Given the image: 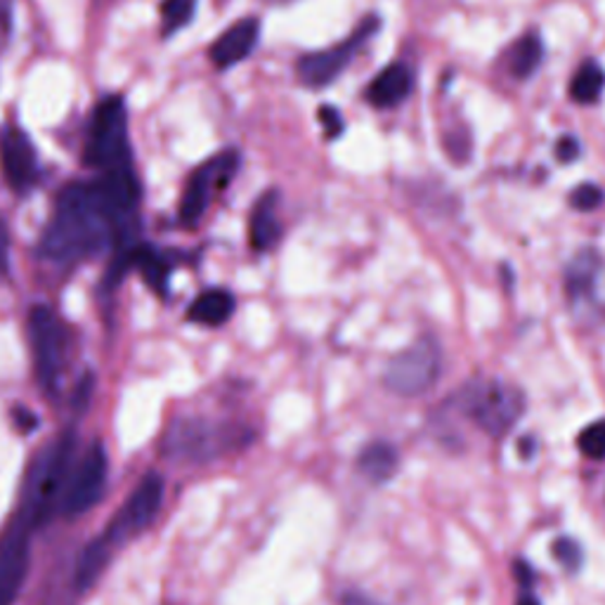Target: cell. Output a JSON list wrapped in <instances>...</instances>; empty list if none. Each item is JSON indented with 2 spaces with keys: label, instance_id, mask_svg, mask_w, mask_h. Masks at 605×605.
<instances>
[{
  "label": "cell",
  "instance_id": "obj_1",
  "mask_svg": "<svg viewBox=\"0 0 605 605\" xmlns=\"http://www.w3.org/2000/svg\"><path fill=\"white\" fill-rule=\"evenodd\" d=\"M142 185L136 168L98 173L96 180L62 187L38 241V255L60 267L136 244Z\"/></svg>",
  "mask_w": 605,
  "mask_h": 605
},
{
  "label": "cell",
  "instance_id": "obj_2",
  "mask_svg": "<svg viewBox=\"0 0 605 605\" xmlns=\"http://www.w3.org/2000/svg\"><path fill=\"white\" fill-rule=\"evenodd\" d=\"M251 440L249 426L209 419L204 414H182L166 426L159 450L178 464H209L249 448Z\"/></svg>",
  "mask_w": 605,
  "mask_h": 605
},
{
  "label": "cell",
  "instance_id": "obj_3",
  "mask_svg": "<svg viewBox=\"0 0 605 605\" xmlns=\"http://www.w3.org/2000/svg\"><path fill=\"white\" fill-rule=\"evenodd\" d=\"M76 436L74 430H62L48 445L38 450L24 478V494L20 514L38 530L52 516L60 514L62 496L70 482L76 462Z\"/></svg>",
  "mask_w": 605,
  "mask_h": 605
},
{
  "label": "cell",
  "instance_id": "obj_4",
  "mask_svg": "<svg viewBox=\"0 0 605 605\" xmlns=\"http://www.w3.org/2000/svg\"><path fill=\"white\" fill-rule=\"evenodd\" d=\"M84 164L98 173L133 168L128 104L124 96H106L90 116Z\"/></svg>",
  "mask_w": 605,
  "mask_h": 605
},
{
  "label": "cell",
  "instance_id": "obj_5",
  "mask_svg": "<svg viewBox=\"0 0 605 605\" xmlns=\"http://www.w3.org/2000/svg\"><path fill=\"white\" fill-rule=\"evenodd\" d=\"M26 336L31 345V365L36 383L48 398L62 393L64 369L70 362V333L50 305L38 303L26 315Z\"/></svg>",
  "mask_w": 605,
  "mask_h": 605
},
{
  "label": "cell",
  "instance_id": "obj_6",
  "mask_svg": "<svg viewBox=\"0 0 605 605\" xmlns=\"http://www.w3.org/2000/svg\"><path fill=\"white\" fill-rule=\"evenodd\" d=\"M166 500V480L156 470L144 474L138 486L130 490L126 502L116 508L112 520L106 522L102 534H98L96 542L106 556H114L121 546H126L130 540H136L152 522L159 518L161 506Z\"/></svg>",
  "mask_w": 605,
  "mask_h": 605
},
{
  "label": "cell",
  "instance_id": "obj_7",
  "mask_svg": "<svg viewBox=\"0 0 605 605\" xmlns=\"http://www.w3.org/2000/svg\"><path fill=\"white\" fill-rule=\"evenodd\" d=\"M459 407L482 433L502 438L520 421L522 412H526V395L520 388L500 379L478 381L464 388Z\"/></svg>",
  "mask_w": 605,
  "mask_h": 605
},
{
  "label": "cell",
  "instance_id": "obj_8",
  "mask_svg": "<svg viewBox=\"0 0 605 605\" xmlns=\"http://www.w3.org/2000/svg\"><path fill=\"white\" fill-rule=\"evenodd\" d=\"M239 152L237 150H223L206 159L190 178L180 197L178 204V223L187 230H192L201 220H204L206 211L211 209L215 194L225 192L230 187L232 178L239 171Z\"/></svg>",
  "mask_w": 605,
  "mask_h": 605
},
{
  "label": "cell",
  "instance_id": "obj_9",
  "mask_svg": "<svg viewBox=\"0 0 605 605\" xmlns=\"http://www.w3.org/2000/svg\"><path fill=\"white\" fill-rule=\"evenodd\" d=\"M381 20L379 17H365L357 26L355 31L348 36L341 43H336L327 50L307 52L299 62H295V76H299L301 86L307 90H325L331 84L339 80V76L351 66V62L357 58V52L365 48L367 40L376 36L379 31Z\"/></svg>",
  "mask_w": 605,
  "mask_h": 605
},
{
  "label": "cell",
  "instance_id": "obj_10",
  "mask_svg": "<svg viewBox=\"0 0 605 605\" xmlns=\"http://www.w3.org/2000/svg\"><path fill=\"white\" fill-rule=\"evenodd\" d=\"M442 351L436 339L424 336L388 362L383 383L400 398H419L428 393L440 379Z\"/></svg>",
  "mask_w": 605,
  "mask_h": 605
},
{
  "label": "cell",
  "instance_id": "obj_11",
  "mask_svg": "<svg viewBox=\"0 0 605 605\" xmlns=\"http://www.w3.org/2000/svg\"><path fill=\"white\" fill-rule=\"evenodd\" d=\"M110 486V454L100 440L90 442L84 454L76 456L70 482L62 496L60 516L78 518L96 508Z\"/></svg>",
  "mask_w": 605,
  "mask_h": 605
},
{
  "label": "cell",
  "instance_id": "obj_12",
  "mask_svg": "<svg viewBox=\"0 0 605 605\" xmlns=\"http://www.w3.org/2000/svg\"><path fill=\"white\" fill-rule=\"evenodd\" d=\"M34 526L20 511L0 530V605H15L31 568Z\"/></svg>",
  "mask_w": 605,
  "mask_h": 605
},
{
  "label": "cell",
  "instance_id": "obj_13",
  "mask_svg": "<svg viewBox=\"0 0 605 605\" xmlns=\"http://www.w3.org/2000/svg\"><path fill=\"white\" fill-rule=\"evenodd\" d=\"M0 171L12 192L24 197L36 190L40 182V159L29 133L17 124H8L0 130Z\"/></svg>",
  "mask_w": 605,
  "mask_h": 605
},
{
  "label": "cell",
  "instance_id": "obj_14",
  "mask_svg": "<svg viewBox=\"0 0 605 605\" xmlns=\"http://www.w3.org/2000/svg\"><path fill=\"white\" fill-rule=\"evenodd\" d=\"M261 43V20L244 17L232 22L227 29L213 40L209 58L215 70H232V66L247 62Z\"/></svg>",
  "mask_w": 605,
  "mask_h": 605
},
{
  "label": "cell",
  "instance_id": "obj_15",
  "mask_svg": "<svg viewBox=\"0 0 605 605\" xmlns=\"http://www.w3.org/2000/svg\"><path fill=\"white\" fill-rule=\"evenodd\" d=\"M285 235L279 215V192L267 190L253 201L249 213V244L255 253L273 251Z\"/></svg>",
  "mask_w": 605,
  "mask_h": 605
},
{
  "label": "cell",
  "instance_id": "obj_16",
  "mask_svg": "<svg viewBox=\"0 0 605 605\" xmlns=\"http://www.w3.org/2000/svg\"><path fill=\"white\" fill-rule=\"evenodd\" d=\"M414 90V74L407 64L393 62L371 78L365 98L376 110H393L405 102Z\"/></svg>",
  "mask_w": 605,
  "mask_h": 605
},
{
  "label": "cell",
  "instance_id": "obj_17",
  "mask_svg": "<svg viewBox=\"0 0 605 605\" xmlns=\"http://www.w3.org/2000/svg\"><path fill=\"white\" fill-rule=\"evenodd\" d=\"M235 311H237L235 293L220 287H211L201 291L190 303V307H187V322L206 329H218L225 327L227 322L235 317Z\"/></svg>",
  "mask_w": 605,
  "mask_h": 605
},
{
  "label": "cell",
  "instance_id": "obj_18",
  "mask_svg": "<svg viewBox=\"0 0 605 605\" xmlns=\"http://www.w3.org/2000/svg\"><path fill=\"white\" fill-rule=\"evenodd\" d=\"M601 270H603V259L598 251L587 249L582 253H577V259L566 270V295L572 305L594 301Z\"/></svg>",
  "mask_w": 605,
  "mask_h": 605
},
{
  "label": "cell",
  "instance_id": "obj_19",
  "mask_svg": "<svg viewBox=\"0 0 605 605\" xmlns=\"http://www.w3.org/2000/svg\"><path fill=\"white\" fill-rule=\"evenodd\" d=\"M357 468L374 486H383L391 480L400 468V452L395 445L386 440H374L362 448L357 456Z\"/></svg>",
  "mask_w": 605,
  "mask_h": 605
},
{
  "label": "cell",
  "instance_id": "obj_20",
  "mask_svg": "<svg viewBox=\"0 0 605 605\" xmlns=\"http://www.w3.org/2000/svg\"><path fill=\"white\" fill-rule=\"evenodd\" d=\"M542 60H544L542 38L537 34H526L520 40H516L514 48H511L508 70L518 80H526L537 74Z\"/></svg>",
  "mask_w": 605,
  "mask_h": 605
},
{
  "label": "cell",
  "instance_id": "obj_21",
  "mask_svg": "<svg viewBox=\"0 0 605 605\" xmlns=\"http://www.w3.org/2000/svg\"><path fill=\"white\" fill-rule=\"evenodd\" d=\"M605 88V72L596 60H587L580 64L570 80V98L577 104H594L601 100Z\"/></svg>",
  "mask_w": 605,
  "mask_h": 605
},
{
  "label": "cell",
  "instance_id": "obj_22",
  "mask_svg": "<svg viewBox=\"0 0 605 605\" xmlns=\"http://www.w3.org/2000/svg\"><path fill=\"white\" fill-rule=\"evenodd\" d=\"M199 0H161L159 17H161V36L171 38L180 34L187 24H192L197 15Z\"/></svg>",
  "mask_w": 605,
  "mask_h": 605
},
{
  "label": "cell",
  "instance_id": "obj_23",
  "mask_svg": "<svg viewBox=\"0 0 605 605\" xmlns=\"http://www.w3.org/2000/svg\"><path fill=\"white\" fill-rule=\"evenodd\" d=\"M551 556H554L558 566L570 575L580 572L582 563H584L582 546L577 544L575 540H570V537H560V540H556L554 546H551Z\"/></svg>",
  "mask_w": 605,
  "mask_h": 605
},
{
  "label": "cell",
  "instance_id": "obj_24",
  "mask_svg": "<svg viewBox=\"0 0 605 605\" xmlns=\"http://www.w3.org/2000/svg\"><path fill=\"white\" fill-rule=\"evenodd\" d=\"M577 448H580L587 459H605V419L589 424L580 433V438H577Z\"/></svg>",
  "mask_w": 605,
  "mask_h": 605
},
{
  "label": "cell",
  "instance_id": "obj_25",
  "mask_svg": "<svg viewBox=\"0 0 605 605\" xmlns=\"http://www.w3.org/2000/svg\"><path fill=\"white\" fill-rule=\"evenodd\" d=\"M605 201V194L598 185H591V182H584L580 187H575L572 194H570V206L575 211H582V213H589V211H596L601 204Z\"/></svg>",
  "mask_w": 605,
  "mask_h": 605
},
{
  "label": "cell",
  "instance_id": "obj_26",
  "mask_svg": "<svg viewBox=\"0 0 605 605\" xmlns=\"http://www.w3.org/2000/svg\"><path fill=\"white\" fill-rule=\"evenodd\" d=\"M317 118H319L322 130H325V138H327L329 142L343 136V130H345V121H343V114H341L339 110H336V106H331V104L319 106Z\"/></svg>",
  "mask_w": 605,
  "mask_h": 605
},
{
  "label": "cell",
  "instance_id": "obj_27",
  "mask_svg": "<svg viewBox=\"0 0 605 605\" xmlns=\"http://www.w3.org/2000/svg\"><path fill=\"white\" fill-rule=\"evenodd\" d=\"M12 270V237L3 215H0V277H10Z\"/></svg>",
  "mask_w": 605,
  "mask_h": 605
},
{
  "label": "cell",
  "instance_id": "obj_28",
  "mask_svg": "<svg viewBox=\"0 0 605 605\" xmlns=\"http://www.w3.org/2000/svg\"><path fill=\"white\" fill-rule=\"evenodd\" d=\"M12 24H15V0H0V50L10 43Z\"/></svg>",
  "mask_w": 605,
  "mask_h": 605
},
{
  "label": "cell",
  "instance_id": "obj_29",
  "mask_svg": "<svg viewBox=\"0 0 605 605\" xmlns=\"http://www.w3.org/2000/svg\"><path fill=\"white\" fill-rule=\"evenodd\" d=\"M582 154V144L575 136H563L556 144V159L560 164H572V161L580 159Z\"/></svg>",
  "mask_w": 605,
  "mask_h": 605
},
{
  "label": "cell",
  "instance_id": "obj_30",
  "mask_svg": "<svg viewBox=\"0 0 605 605\" xmlns=\"http://www.w3.org/2000/svg\"><path fill=\"white\" fill-rule=\"evenodd\" d=\"M12 419H15V424H17L22 433H31V430L38 428V416L31 409H26L22 405L12 409Z\"/></svg>",
  "mask_w": 605,
  "mask_h": 605
},
{
  "label": "cell",
  "instance_id": "obj_31",
  "mask_svg": "<svg viewBox=\"0 0 605 605\" xmlns=\"http://www.w3.org/2000/svg\"><path fill=\"white\" fill-rule=\"evenodd\" d=\"M516 577H518V582L522 587H530L532 584V570L528 563H522V560H516Z\"/></svg>",
  "mask_w": 605,
  "mask_h": 605
},
{
  "label": "cell",
  "instance_id": "obj_32",
  "mask_svg": "<svg viewBox=\"0 0 605 605\" xmlns=\"http://www.w3.org/2000/svg\"><path fill=\"white\" fill-rule=\"evenodd\" d=\"M343 605H376L374 601H369L367 596H360V594H345L343 596Z\"/></svg>",
  "mask_w": 605,
  "mask_h": 605
},
{
  "label": "cell",
  "instance_id": "obj_33",
  "mask_svg": "<svg viewBox=\"0 0 605 605\" xmlns=\"http://www.w3.org/2000/svg\"><path fill=\"white\" fill-rule=\"evenodd\" d=\"M518 605H542L540 601H537L532 594H528V596H522V598H518Z\"/></svg>",
  "mask_w": 605,
  "mask_h": 605
},
{
  "label": "cell",
  "instance_id": "obj_34",
  "mask_svg": "<svg viewBox=\"0 0 605 605\" xmlns=\"http://www.w3.org/2000/svg\"><path fill=\"white\" fill-rule=\"evenodd\" d=\"M267 5H289V3H293V0H265Z\"/></svg>",
  "mask_w": 605,
  "mask_h": 605
}]
</instances>
